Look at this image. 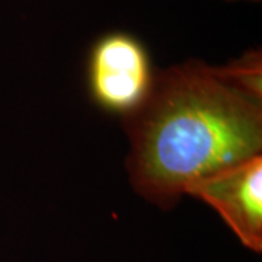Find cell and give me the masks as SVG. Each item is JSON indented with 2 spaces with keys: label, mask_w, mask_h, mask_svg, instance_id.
I'll use <instances>...</instances> for the list:
<instances>
[{
  "label": "cell",
  "mask_w": 262,
  "mask_h": 262,
  "mask_svg": "<svg viewBox=\"0 0 262 262\" xmlns=\"http://www.w3.org/2000/svg\"><path fill=\"white\" fill-rule=\"evenodd\" d=\"M261 80L256 51L156 72L146 102L124 117L134 189L169 210L196 182L261 155Z\"/></svg>",
  "instance_id": "cell-1"
},
{
  "label": "cell",
  "mask_w": 262,
  "mask_h": 262,
  "mask_svg": "<svg viewBox=\"0 0 262 262\" xmlns=\"http://www.w3.org/2000/svg\"><path fill=\"white\" fill-rule=\"evenodd\" d=\"M147 48L127 32H110L95 41L88 57V86L105 111L130 115L149 98L155 83Z\"/></svg>",
  "instance_id": "cell-2"
},
{
  "label": "cell",
  "mask_w": 262,
  "mask_h": 262,
  "mask_svg": "<svg viewBox=\"0 0 262 262\" xmlns=\"http://www.w3.org/2000/svg\"><path fill=\"white\" fill-rule=\"evenodd\" d=\"M188 194L213 207L244 246L253 252H261V155L196 182Z\"/></svg>",
  "instance_id": "cell-3"
}]
</instances>
